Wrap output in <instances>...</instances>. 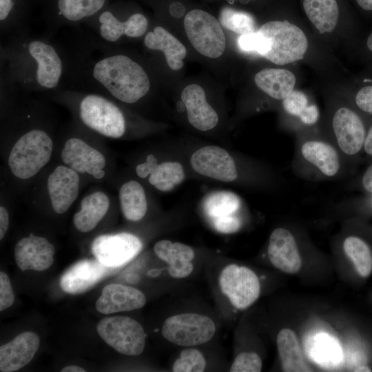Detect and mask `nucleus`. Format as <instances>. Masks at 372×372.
<instances>
[{"label":"nucleus","mask_w":372,"mask_h":372,"mask_svg":"<svg viewBox=\"0 0 372 372\" xmlns=\"http://www.w3.org/2000/svg\"><path fill=\"white\" fill-rule=\"evenodd\" d=\"M81 30L65 48L68 67L64 88L101 94L127 105L145 99L152 79L143 63L118 45Z\"/></svg>","instance_id":"1"},{"label":"nucleus","mask_w":372,"mask_h":372,"mask_svg":"<svg viewBox=\"0 0 372 372\" xmlns=\"http://www.w3.org/2000/svg\"><path fill=\"white\" fill-rule=\"evenodd\" d=\"M206 366V360L203 353L196 349L183 350L176 360L172 371L174 372H202Z\"/></svg>","instance_id":"34"},{"label":"nucleus","mask_w":372,"mask_h":372,"mask_svg":"<svg viewBox=\"0 0 372 372\" xmlns=\"http://www.w3.org/2000/svg\"><path fill=\"white\" fill-rule=\"evenodd\" d=\"M110 200L103 191H94L85 196L80 203V207L73 216V224L81 232L93 230L107 214Z\"/></svg>","instance_id":"25"},{"label":"nucleus","mask_w":372,"mask_h":372,"mask_svg":"<svg viewBox=\"0 0 372 372\" xmlns=\"http://www.w3.org/2000/svg\"><path fill=\"white\" fill-rule=\"evenodd\" d=\"M54 253V246L47 238L32 234L20 239L14 247L15 262L21 271L48 269Z\"/></svg>","instance_id":"15"},{"label":"nucleus","mask_w":372,"mask_h":372,"mask_svg":"<svg viewBox=\"0 0 372 372\" xmlns=\"http://www.w3.org/2000/svg\"><path fill=\"white\" fill-rule=\"evenodd\" d=\"M1 45V76L22 94H45L65 87L68 60L65 48L28 28L6 37Z\"/></svg>","instance_id":"2"},{"label":"nucleus","mask_w":372,"mask_h":372,"mask_svg":"<svg viewBox=\"0 0 372 372\" xmlns=\"http://www.w3.org/2000/svg\"><path fill=\"white\" fill-rule=\"evenodd\" d=\"M262 363L260 356L254 352H244L234 359L229 371L231 372H259Z\"/></svg>","instance_id":"35"},{"label":"nucleus","mask_w":372,"mask_h":372,"mask_svg":"<svg viewBox=\"0 0 372 372\" xmlns=\"http://www.w3.org/2000/svg\"><path fill=\"white\" fill-rule=\"evenodd\" d=\"M257 31L265 43L261 55L269 61L285 65L303 59L308 41L303 31L293 23L287 20L270 21Z\"/></svg>","instance_id":"5"},{"label":"nucleus","mask_w":372,"mask_h":372,"mask_svg":"<svg viewBox=\"0 0 372 372\" xmlns=\"http://www.w3.org/2000/svg\"><path fill=\"white\" fill-rule=\"evenodd\" d=\"M26 94L1 109L3 132L12 141L7 165L12 176L21 181L38 175L50 163L54 147L46 107Z\"/></svg>","instance_id":"3"},{"label":"nucleus","mask_w":372,"mask_h":372,"mask_svg":"<svg viewBox=\"0 0 372 372\" xmlns=\"http://www.w3.org/2000/svg\"><path fill=\"white\" fill-rule=\"evenodd\" d=\"M354 371H358V372H369V371L370 372L371 371V370L370 369V368L364 365H361L355 368Z\"/></svg>","instance_id":"48"},{"label":"nucleus","mask_w":372,"mask_h":372,"mask_svg":"<svg viewBox=\"0 0 372 372\" xmlns=\"http://www.w3.org/2000/svg\"><path fill=\"white\" fill-rule=\"evenodd\" d=\"M100 337L119 353L135 356L145 348L146 334L134 319L116 316L101 320L96 325Z\"/></svg>","instance_id":"8"},{"label":"nucleus","mask_w":372,"mask_h":372,"mask_svg":"<svg viewBox=\"0 0 372 372\" xmlns=\"http://www.w3.org/2000/svg\"><path fill=\"white\" fill-rule=\"evenodd\" d=\"M216 326L208 316L187 313L167 318L162 326L163 336L182 347H194L209 342L214 335Z\"/></svg>","instance_id":"9"},{"label":"nucleus","mask_w":372,"mask_h":372,"mask_svg":"<svg viewBox=\"0 0 372 372\" xmlns=\"http://www.w3.org/2000/svg\"><path fill=\"white\" fill-rule=\"evenodd\" d=\"M303 157L317 167L327 176L335 175L340 168V160L335 149L330 145L311 141L303 144L301 148Z\"/></svg>","instance_id":"30"},{"label":"nucleus","mask_w":372,"mask_h":372,"mask_svg":"<svg viewBox=\"0 0 372 372\" xmlns=\"http://www.w3.org/2000/svg\"><path fill=\"white\" fill-rule=\"evenodd\" d=\"M154 250L161 260L169 265L168 272L172 278H183L193 271L192 260L195 254L191 247L181 242L161 240L154 245Z\"/></svg>","instance_id":"24"},{"label":"nucleus","mask_w":372,"mask_h":372,"mask_svg":"<svg viewBox=\"0 0 372 372\" xmlns=\"http://www.w3.org/2000/svg\"><path fill=\"white\" fill-rule=\"evenodd\" d=\"M282 105L287 113L299 116L308 106V100L303 92L293 90L283 99Z\"/></svg>","instance_id":"36"},{"label":"nucleus","mask_w":372,"mask_h":372,"mask_svg":"<svg viewBox=\"0 0 372 372\" xmlns=\"http://www.w3.org/2000/svg\"><path fill=\"white\" fill-rule=\"evenodd\" d=\"M180 99L189 124L195 129L206 132L214 129L218 123V115L208 103L204 89L192 83L183 90Z\"/></svg>","instance_id":"18"},{"label":"nucleus","mask_w":372,"mask_h":372,"mask_svg":"<svg viewBox=\"0 0 372 372\" xmlns=\"http://www.w3.org/2000/svg\"><path fill=\"white\" fill-rule=\"evenodd\" d=\"M296 81V76L291 72L279 68L263 69L254 77L256 86L277 100H283L292 92Z\"/></svg>","instance_id":"26"},{"label":"nucleus","mask_w":372,"mask_h":372,"mask_svg":"<svg viewBox=\"0 0 372 372\" xmlns=\"http://www.w3.org/2000/svg\"><path fill=\"white\" fill-rule=\"evenodd\" d=\"M346 255L353 262L362 277H367L372 272V254L367 244L356 236L347 238L343 244Z\"/></svg>","instance_id":"32"},{"label":"nucleus","mask_w":372,"mask_h":372,"mask_svg":"<svg viewBox=\"0 0 372 372\" xmlns=\"http://www.w3.org/2000/svg\"><path fill=\"white\" fill-rule=\"evenodd\" d=\"M143 43L146 50L152 52H161L169 68L179 70L184 65L183 60L187 55L185 46L167 30L156 25L148 30Z\"/></svg>","instance_id":"23"},{"label":"nucleus","mask_w":372,"mask_h":372,"mask_svg":"<svg viewBox=\"0 0 372 372\" xmlns=\"http://www.w3.org/2000/svg\"><path fill=\"white\" fill-rule=\"evenodd\" d=\"M238 45L245 52H255L260 55L265 50L263 39L258 31L248 34L240 35L238 39Z\"/></svg>","instance_id":"37"},{"label":"nucleus","mask_w":372,"mask_h":372,"mask_svg":"<svg viewBox=\"0 0 372 372\" xmlns=\"http://www.w3.org/2000/svg\"><path fill=\"white\" fill-rule=\"evenodd\" d=\"M240 205V198L234 192L218 191L210 194L205 199L203 210L211 223L236 216Z\"/></svg>","instance_id":"31"},{"label":"nucleus","mask_w":372,"mask_h":372,"mask_svg":"<svg viewBox=\"0 0 372 372\" xmlns=\"http://www.w3.org/2000/svg\"><path fill=\"white\" fill-rule=\"evenodd\" d=\"M219 22L225 29L240 35L255 31V19L251 14L231 8L225 7L220 12Z\"/></svg>","instance_id":"33"},{"label":"nucleus","mask_w":372,"mask_h":372,"mask_svg":"<svg viewBox=\"0 0 372 372\" xmlns=\"http://www.w3.org/2000/svg\"><path fill=\"white\" fill-rule=\"evenodd\" d=\"M254 1V0H242V3H247L249 1Z\"/></svg>","instance_id":"50"},{"label":"nucleus","mask_w":372,"mask_h":372,"mask_svg":"<svg viewBox=\"0 0 372 372\" xmlns=\"http://www.w3.org/2000/svg\"><path fill=\"white\" fill-rule=\"evenodd\" d=\"M332 124L341 150L349 155L358 153L365 137L364 125L360 117L351 110L341 107L335 112Z\"/></svg>","instance_id":"21"},{"label":"nucleus","mask_w":372,"mask_h":372,"mask_svg":"<svg viewBox=\"0 0 372 372\" xmlns=\"http://www.w3.org/2000/svg\"><path fill=\"white\" fill-rule=\"evenodd\" d=\"M9 227V213L4 205L0 207V240L6 236Z\"/></svg>","instance_id":"42"},{"label":"nucleus","mask_w":372,"mask_h":372,"mask_svg":"<svg viewBox=\"0 0 372 372\" xmlns=\"http://www.w3.org/2000/svg\"><path fill=\"white\" fill-rule=\"evenodd\" d=\"M146 298L140 290L127 285L112 283L106 285L96 300V309L103 314L132 311L143 307Z\"/></svg>","instance_id":"20"},{"label":"nucleus","mask_w":372,"mask_h":372,"mask_svg":"<svg viewBox=\"0 0 372 372\" xmlns=\"http://www.w3.org/2000/svg\"><path fill=\"white\" fill-rule=\"evenodd\" d=\"M219 285L231 304L239 310L250 307L259 297L260 285L257 275L249 268L229 265L221 271Z\"/></svg>","instance_id":"10"},{"label":"nucleus","mask_w":372,"mask_h":372,"mask_svg":"<svg viewBox=\"0 0 372 372\" xmlns=\"http://www.w3.org/2000/svg\"><path fill=\"white\" fill-rule=\"evenodd\" d=\"M118 200L123 217L131 222L141 220L147 211V199L143 185L137 180L125 182L118 190Z\"/></svg>","instance_id":"27"},{"label":"nucleus","mask_w":372,"mask_h":372,"mask_svg":"<svg viewBox=\"0 0 372 372\" xmlns=\"http://www.w3.org/2000/svg\"><path fill=\"white\" fill-rule=\"evenodd\" d=\"M190 164L198 174L218 181L229 183L238 177L233 157L219 146L207 145L199 148L191 156Z\"/></svg>","instance_id":"12"},{"label":"nucleus","mask_w":372,"mask_h":372,"mask_svg":"<svg viewBox=\"0 0 372 372\" xmlns=\"http://www.w3.org/2000/svg\"><path fill=\"white\" fill-rule=\"evenodd\" d=\"M14 301V295L8 276L0 272V311L10 307Z\"/></svg>","instance_id":"38"},{"label":"nucleus","mask_w":372,"mask_h":372,"mask_svg":"<svg viewBox=\"0 0 372 372\" xmlns=\"http://www.w3.org/2000/svg\"><path fill=\"white\" fill-rule=\"evenodd\" d=\"M362 185L366 190L372 193V165L369 167L362 177Z\"/></svg>","instance_id":"43"},{"label":"nucleus","mask_w":372,"mask_h":372,"mask_svg":"<svg viewBox=\"0 0 372 372\" xmlns=\"http://www.w3.org/2000/svg\"><path fill=\"white\" fill-rule=\"evenodd\" d=\"M142 248L141 239L127 232L101 235L91 245L92 253L98 261L117 269L134 259Z\"/></svg>","instance_id":"11"},{"label":"nucleus","mask_w":372,"mask_h":372,"mask_svg":"<svg viewBox=\"0 0 372 372\" xmlns=\"http://www.w3.org/2000/svg\"><path fill=\"white\" fill-rule=\"evenodd\" d=\"M96 136L74 120L63 135L60 158L80 176L99 180L107 176L108 159L96 147Z\"/></svg>","instance_id":"4"},{"label":"nucleus","mask_w":372,"mask_h":372,"mask_svg":"<svg viewBox=\"0 0 372 372\" xmlns=\"http://www.w3.org/2000/svg\"><path fill=\"white\" fill-rule=\"evenodd\" d=\"M355 102L362 111L372 114V86H366L358 91Z\"/></svg>","instance_id":"40"},{"label":"nucleus","mask_w":372,"mask_h":372,"mask_svg":"<svg viewBox=\"0 0 372 372\" xmlns=\"http://www.w3.org/2000/svg\"><path fill=\"white\" fill-rule=\"evenodd\" d=\"M268 256L271 264L287 273H296L302 265L293 236L284 228L274 229L269 237Z\"/></svg>","instance_id":"19"},{"label":"nucleus","mask_w":372,"mask_h":372,"mask_svg":"<svg viewBox=\"0 0 372 372\" xmlns=\"http://www.w3.org/2000/svg\"><path fill=\"white\" fill-rule=\"evenodd\" d=\"M276 342L282 369L284 371H311L304 361L297 337L292 330L281 329L277 335Z\"/></svg>","instance_id":"29"},{"label":"nucleus","mask_w":372,"mask_h":372,"mask_svg":"<svg viewBox=\"0 0 372 372\" xmlns=\"http://www.w3.org/2000/svg\"><path fill=\"white\" fill-rule=\"evenodd\" d=\"M116 269L103 265L96 258L83 259L75 262L63 273L59 285L67 293H82Z\"/></svg>","instance_id":"14"},{"label":"nucleus","mask_w":372,"mask_h":372,"mask_svg":"<svg viewBox=\"0 0 372 372\" xmlns=\"http://www.w3.org/2000/svg\"><path fill=\"white\" fill-rule=\"evenodd\" d=\"M184 12V6L179 2H174L169 6V12L174 17L178 18L182 17Z\"/></svg>","instance_id":"44"},{"label":"nucleus","mask_w":372,"mask_h":372,"mask_svg":"<svg viewBox=\"0 0 372 372\" xmlns=\"http://www.w3.org/2000/svg\"><path fill=\"white\" fill-rule=\"evenodd\" d=\"M358 6L364 10H372V0H356Z\"/></svg>","instance_id":"46"},{"label":"nucleus","mask_w":372,"mask_h":372,"mask_svg":"<svg viewBox=\"0 0 372 372\" xmlns=\"http://www.w3.org/2000/svg\"><path fill=\"white\" fill-rule=\"evenodd\" d=\"M86 370L76 365L67 366L61 369V372H85Z\"/></svg>","instance_id":"47"},{"label":"nucleus","mask_w":372,"mask_h":372,"mask_svg":"<svg viewBox=\"0 0 372 372\" xmlns=\"http://www.w3.org/2000/svg\"><path fill=\"white\" fill-rule=\"evenodd\" d=\"M107 0H55L54 17L46 30L52 36L64 25H76L85 23L99 13Z\"/></svg>","instance_id":"16"},{"label":"nucleus","mask_w":372,"mask_h":372,"mask_svg":"<svg viewBox=\"0 0 372 372\" xmlns=\"http://www.w3.org/2000/svg\"><path fill=\"white\" fill-rule=\"evenodd\" d=\"M367 46L369 49L372 52V33L368 37Z\"/></svg>","instance_id":"49"},{"label":"nucleus","mask_w":372,"mask_h":372,"mask_svg":"<svg viewBox=\"0 0 372 372\" xmlns=\"http://www.w3.org/2000/svg\"><path fill=\"white\" fill-rule=\"evenodd\" d=\"M298 117L304 123L312 125L318 119V109L315 105H308Z\"/></svg>","instance_id":"41"},{"label":"nucleus","mask_w":372,"mask_h":372,"mask_svg":"<svg viewBox=\"0 0 372 372\" xmlns=\"http://www.w3.org/2000/svg\"><path fill=\"white\" fill-rule=\"evenodd\" d=\"M302 7L320 34L331 32L336 27L340 17L337 0H302Z\"/></svg>","instance_id":"28"},{"label":"nucleus","mask_w":372,"mask_h":372,"mask_svg":"<svg viewBox=\"0 0 372 372\" xmlns=\"http://www.w3.org/2000/svg\"><path fill=\"white\" fill-rule=\"evenodd\" d=\"M213 227L221 234H233L238 231L241 227L240 219L232 216L224 219L214 220L211 223Z\"/></svg>","instance_id":"39"},{"label":"nucleus","mask_w":372,"mask_h":372,"mask_svg":"<svg viewBox=\"0 0 372 372\" xmlns=\"http://www.w3.org/2000/svg\"><path fill=\"white\" fill-rule=\"evenodd\" d=\"M85 23L89 28L87 31L113 45H119L125 39L144 37L149 28L148 19L143 14L136 12L121 19L110 10H101Z\"/></svg>","instance_id":"7"},{"label":"nucleus","mask_w":372,"mask_h":372,"mask_svg":"<svg viewBox=\"0 0 372 372\" xmlns=\"http://www.w3.org/2000/svg\"><path fill=\"white\" fill-rule=\"evenodd\" d=\"M184 28L192 47L201 55L218 59L225 52L226 38L219 21L209 12L194 9L184 19Z\"/></svg>","instance_id":"6"},{"label":"nucleus","mask_w":372,"mask_h":372,"mask_svg":"<svg viewBox=\"0 0 372 372\" xmlns=\"http://www.w3.org/2000/svg\"><path fill=\"white\" fill-rule=\"evenodd\" d=\"M40 344L39 336L31 331L23 332L0 347V371H16L28 364Z\"/></svg>","instance_id":"22"},{"label":"nucleus","mask_w":372,"mask_h":372,"mask_svg":"<svg viewBox=\"0 0 372 372\" xmlns=\"http://www.w3.org/2000/svg\"><path fill=\"white\" fill-rule=\"evenodd\" d=\"M81 187V176L63 164L56 166L46 178L49 204L58 214L65 213L77 199Z\"/></svg>","instance_id":"13"},{"label":"nucleus","mask_w":372,"mask_h":372,"mask_svg":"<svg viewBox=\"0 0 372 372\" xmlns=\"http://www.w3.org/2000/svg\"><path fill=\"white\" fill-rule=\"evenodd\" d=\"M136 175L142 179L147 178L149 183L161 192H169L180 184L185 174L183 165L177 161L158 163L153 154H149L144 162L136 166Z\"/></svg>","instance_id":"17"},{"label":"nucleus","mask_w":372,"mask_h":372,"mask_svg":"<svg viewBox=\"0 0 372 372\" xmlns=\"http://www.w3.org/2000/svg\"><path fill=\"white\" fill-rule=\"evenodd\" d=\"M364 149L367 154L372 155V127L370 128L365 139Z\"/></svg>","instance_id":"45"}]
</instances>
